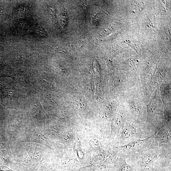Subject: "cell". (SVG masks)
Wrapping results in <instances>:
<instances>
[{
  "instance_id": "obj_5",
  "label": "cell",
  "mask_w": 171,
  "mask_h": 171,
  "mask_svg": "<svg viewBox=\"0 0 171 171\" xmlns=\"http://www.w3.org/2000/svg\"><path fill=\"white\" fill-rule=\"evenodd\" d=\"M62 25L63 27H65L68 24V17L66 11H64L62 14Z\"/></svg>"
},
{
  "instance_id": "obj_8",
  "label": "cell",
  "mask_w": 171,
  "mask_h": 171,
  "mask_svg": "<svg viewBox=\"0 0 171 171\" xmlns=\"http://www.w3.org/2000/svg\"><path fill=\"white\" fill-rule=\"evenodd\" d=\"M0 169H1V170L4 171H8L9 170V169L7 168L4 167H0Z\"/></svg>"
},
{
  "instance_id": "obj_6",
  "label": "cell",
  "mask_w": 171,
  "mask_h": 171,
  "mask_svg": "<svg viewBox=\"0 0 171 171\" xmlns=\"http://www.w3.org/2000/svg\"><path fill=\"white\" fill-rule=\"evenodd\" d=\"M50 47L53 50L60 53H64L65 52V49L59 45H55V46H50Z\"/></svg>"
},
{
  "instance_id": "obj_7",
  "label": "cell",
  "mask_w": 171,
  "mask_h": 171,
  "mask_svg": "<svg viewBox=\"0 0 171 171\" xmlns=\"http://www.w3.org/2000/svg\"><path fill=\"white\" fill-rule=\"evenodd\" d=\"M131 168L128 164H124L121 168V171H130Z\"/></svg>"
},
{
  "instance_id": "obj_4",
  "label": "cell",
  "mask_w": 171,
  "mask_h": 171,
  "mask_svg": "<svg viewBox=\"0 0 171 171\" xmlns=\"http://www.w3.org/2000/svg\"><path fill=\"white\" fill-rule=\"evenodd\" d=\"M153 161V157L151 155L145 154L142 157L141 163L144 167L147 168L151 165Z\"/></svg>"
},
{
  "instance_id": "obj_3",
  "label": "cell",
  "mask_w": 171,
  "mask_h": 171,
  "mask_svg": "<svg viewBox=\"0 0 171 171\" xmlns=\"http://www.w3.org/2000/svg\"><path fill=\"white\" fill-rule=\"evenodd\" d=\"M135 134L134 129L131 126H126L123 130L121 138L122 140H125L132 138Z\"/></svg>"
},
{
  "instance_id": "obj_2",
  "label": "cell",
  "mask_w": 171,
  "mask_h": 171,
  "mask_svg": "<svg viewBox=\"0 0 171 171\" xmlns=\"http://www.w3.org/2000/svg\"><path fill=\"white\" fill-rule=\"evenodd\" d=\"M153 135L151 136H150L149 138H145V139L143 140H136L134 141L131 142L129 143L128 144H127L126 145L121 146V148L122 150H130L134 149L137 147H138L141 144H142L144 143L145 141H147L149 138H151L152 136L154 135Z\"/></svg>"
},
{
  "instance_id": "obj_1",
  "label": "cell",
  "mask_w": 171,
  "mask_h": 171,
  "mask_svg": "<svg viewBox=\"0 0 171 171\" xmlns=\"http://www.w3.org/2000/svg\"><path fill=\"white\" fill-rule=\"evenodd\" d=\"M123 121V117L122 115L119 113L115 114L112 119V132H116L119 131L122 127Z\"/></svg>"
}]
</instances>
